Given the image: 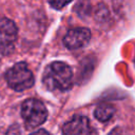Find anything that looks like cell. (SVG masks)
Returning <instances> with one entry per match:
<instances>
[{
	"instance_id": "obj_1",
	"label": "cell",
	"mask_w": 135,
	"mask_h": 135,
	"mask_svg": "<svg viewBox=\"0 0 135 135\" xmlns=\"http://www.w3.org/2000/svg\"><path fill=\"white\" fill-rule=\"evenodd\" d=\"M42 82L49 91H68L73 85V71L69 64L54 61L44 69Z\"/></svg>"
},
{
	"instance_id": "obj_2",
	"label": "cell",
	"mask_w": 135,
	"mask_h": 135,
	"mask_svg": "<svg viewBox=\"0 0 135 135\" xmlns=\"http://www.w3.org/2000/svg\"><path fill=\"white\" fill-rule=\"evenodd\" d=\"M4 77L8 86L17 92L32 88L35 82L32 71L28 69L27 63L23 61L14 64L9 70H7Z\"/></svg>"
},
{
	"instance_id": "obj_3",
	"label": "cell",
	"mask_w": 135,
	"mask_h": 135,
	"mask_svg": "<svg viewBox=\"0 0 135 135\" xmlns=\"http://www.w3.org/2000/svg\"><path fill=\"white\" fill-rule=\"evenodd\" d=\"M47 110L42 101L36 98H28L21 105V117L26 129L32 130L41 126L47 118Z\"/></svg>"
},
{
	"instance_id": "obj_4",
	"label": "cell",
	"mask_w": 135,
	"mask_h": 135,
	"mask_svg": "<svg viewBox=\"0 0 135 135\" xmlns=\"http://www.w3.org/2000/svg\"><path fill=\"white\" fill-rule=\"evenodd\" d=\"M18 28L8 18H0V54L8 55L15 47Z\"/></svg>"
},
{
	"instance_id": "obj_5",
	"label": "cell",
	"mask_w": 135,
	"mask_h": 135,
	"mask_svg": "<svg viewBox=\"0 0 135 135\" xmlns=\"http://www.w3.org/2000/svg\"><path fill=\"white\" fill-rule=\"evenodd\" d=\"M91 39V32L86 27H75L65 34L63 44L69 50H77L84 46Z\"/></svg>"
},
{
	"instance_id": "obj_6",
	"label": "cell",
	"mask_w": 135,
	"mask_h": 135,
	"mask_svg": "<svg viewBox=\"0 0 135 135\" xmlns=\"http://www.w3.org/2000/svg\"><path fill=\"white\" fill-rule=\"evenodd\" d=\"M62 133L68 135L77 134H92L93 130L90 126V121L85 116H75L72 120L64 123L62 127Z\"/></svg>"
},
{
	"instance_id": "obj_7",
	"label": "cell",
	"mask_w": 135,
	"mask_h": 135,
	"mask_svg": "<svg viewBox=\"0 0 135 135\" xmlns=\"http://www.w3.org/2000/svg\"><path fill=\"white\" fill-rule=\"evenodd\" d=\"M115 113V108L110 103H102L98 105L94 111V116L97 120L105 122L112 118Z\"/></svg>"
},
{
	"instance_id": "obj_8",
	"label": "cell",
	"mask_w": 135,
	"mask_h": 135,
	"mask_svg": "<svg viewBox=\"0 0 135 135\" xmlns=\"http://www.w3.org/2000/svg\"><path fill=\"white\" fill-rule=\"evenodd\" d=\"M72 0H49L50 5L55 9H61L66 4H69Z\"/></svg>"
},
{
	"instance_id": "obj_9",
	"label": "cell",
	"mask_w": 135,
	"mask_h": 135,
	"mask_svg": "<svg viewBox=\"0 0 135 135\" xmlns=\"http://www.w3.org/2000/svg\"><path fill=\"white\" fill-rule=\"evenodd\" d=\"M35 133H47L45 130H39V131H36Z\"/></svg>"
}]
</instances>
